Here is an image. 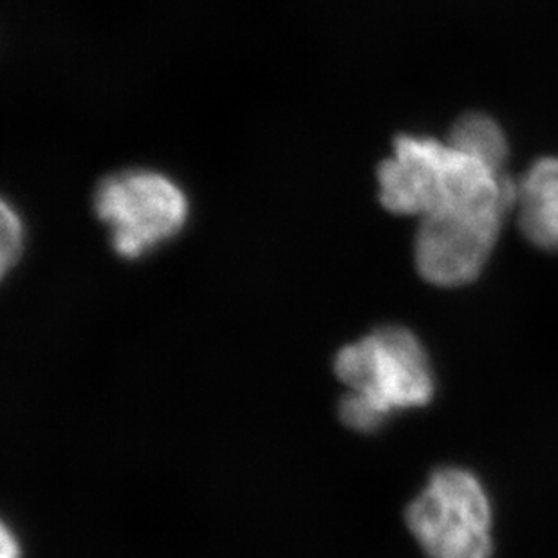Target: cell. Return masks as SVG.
I'll use <instances>...</instances> for the list:
<instances>
[{"label":"cell","mask_w":558,"mask_h":558,"mask_svg":"<svg viewBox=\"0 0 558 558\" xmlns=\"http://www.w3.org/2000/svg\"><path fill=\"white\" fill-rule=\"evenodd\" d=\"M379 201L398 216L425 217L450 206L513 197L506 172L428 136L401 134L378 169Z\"/></svg>","instance_id":"cell-1"},{"label":"cell","mask_w":558,"mask_h":558,"mask_svg":"<svg viewBox=\"0 0 558 558\" xmlns=\"http://www.w3.org/2000/svg\"><path fill=\"white\" fill-rule=\"evenodd\" d=\"M2 248H0V260H2V275L10 271L21 257L22 244H24V227L21 217L11 208L8 203H2Z\"/></svg>","instance_id":"cell-9"},{"label":"cell","mask_w":558,"mask_h":558,"mask_svg":"<svg viewBox=\"0 0 558 558\" xmlns=\"http://www.w3.org/2000/svg\"><path fill=\"white\" fill-rule=\"evenodd\" d=\"M335 373L351 392L389 417L427 405L436 390L428 353L405 327H379L349 343L337 354Z\"/></svg>","instance_id":"cell-2"},{"label":"cell","mask_w":558,"mask_h":558,"mask_svg":"<svg viewBox=\"0 0 558 558\" xmlns=\"http://www.w3.org/2000/svg\"><path fill=\"white\" fill-rule=\"evenodd\" d=\"M407 526L428 558H492L490 497L469 470H436L407 508Z\"/></svg>","instance_id":"cell-3"},{"label":"cell","mask_w":558,"mask_h":558,"mask_svg":"<svg viewBox=\"0 0 558 558\" xmlns=\"http://www.w3.org/2000/svg\"><path fill=\"white\" fill-rule=\"evenodd\" d=\"M95 211L120 257H143L183 230L189 199L180 185L153 170L109 175L96 189Z\"/></svg>","instance_id":"cell-4"},{"label":"cell","mask_w":558,"mask_h":558,"mask_svg":"<svg viewBox=\"0 0 558 558\" xmlns=\"http://www.w3.org/2000/svg\"><path fill=\"white\" fill-rule=\"evenodd\" d=\"M2 554H0V558H21V546H19V541H16L15 535L8 530V527H2Z\"/></svg>","instance_id":"cell-10"},{"label":"cell","mask_w":558,"mask_h":558,"mask_svg":"<svg viewBox=\"0 0 558 558\" xmlns=\"http://www.w3.org/2000/svg\"><path fill=\"white\" fill-rule=\"evenodd\" d=\"M515 197L450 206L422 217L414 260L423 279L439 288L469 284L485 269Z\"/></svg>","instance_id":"cell-5"},{"label":"cell","mask_w":558,"mask_h":558,"mask_svg":"<svg viewBox=\"0 0 558 558\" xmlns=\"http://www.w3.org/2000/svg\"><path fill=\"white\" fill-rule=\"evenodd\" d=\"M448 142L459 150L481 159L494 170L505 172L508 142L496 120L483 112H469L453 123Z\"/></svg>","instance_id":"cell-7"},{"label":"cell","mask_w":558,"mask_h":558,"mask_svg":"<svg viewBox=\"0 0 558 558\" xmlns=\"http://www.w3.org/2000/svg\"><path fill=\"white\" fill-rule=\"evenodd\" d=\"M519 227L527 243L558 252V158H541L515 183Z\"/></svg>","instance_id":"cell-6"},{"label":"cell","mask_w":558,"mask_h":558,"mask_svg":"<svg viewBox=\"0 0 558 558\" xmlns=\"http://www.w3.org/2000/svg\"><path fill=\"white\" fill-rule=\"evenodd\" d=\"M338 414L345 423V427L353 428L356 433H374L384 427L385 422L389 420V416L379 411L378 407H374L371 401L351 390L340 401Z\"/></svg>","instance_id":"cell-8"}]
</instances>
